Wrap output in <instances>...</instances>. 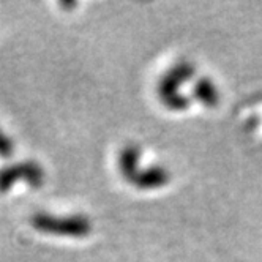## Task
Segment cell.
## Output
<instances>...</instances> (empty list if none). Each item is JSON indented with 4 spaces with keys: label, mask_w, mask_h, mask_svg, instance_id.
<instances>
[{
    "label": "cell",
    "mask_w": 262,
    "mask_h": 262,
    "mask_svg": "<svg viewBox=\"0 0 262 262\" xmlns=\"http://www.w3.org/2000/svg\"><path fill=\"white\" fill-rule=\"evenodd\" d=\"M171 180L169 171L163 166H152L147 169H139L128 182L139 190H155L167 185Z\"/></svg>",
    "instance_id": "4"
},
{
    "label": "cell",
    "mask_w": 262,
    "mask_h": 262,
    "mask_svg": "<svg viewBox=\"0 0 262 262\" xmlns=\"http://www.w3.org/2000/svg\"><path fill=\"white\" fill-rule=\"evenodd\" d=\"M193 76L194 67L188 62H180L161 78L158 84V97L167 109L183 111L190 106V98L182 95L179 89L183 82H188Z\"/></svg>",
    "instance_id": "1"
},
{
    "label": "cell",
    "mask_w": 262,
    "mask_h": 262,
    "mask_svg": "<svg viewBox=\"0 0 262 262\" xmlns=\"http://www.w3.org/2000/svg\"><path fill=\"white\" fill-rule=\"evenodd\" d=\"M14 154V142L0 129V158H10Z\"/></svg>",
    "instance_id": "7"
},
{
    "label": "cell",
    "mask_w": 262,
    "mask_h": 262,
    "mask_svg": "<svg viewBox=\"0 0 262 262\" xmlns=\"http://www.w3.org/2000/svg\"><path fill=\"white\" fill-rule=\"evenodd\" d=\"M17 182H26L32 188H40L45 183L43 167L35 161H21L0 169V193H8Z\"/></svg>",
    "instance_id": "3"
},
{
    "label": "cell",
    "mask_w": 262,
    "mask_h": 262,
    "mask_svg": "<svg viewBox=\"0 0 262 262\" xmlns=\"http://www.w3.org/2000/svg\"><path fill=\"white\" fill-rule=\"evenodd\" d=\"M32 226L43 234L62 237H85L92 232V223L89 218L74 216H54L48 213H36L32 216Z\"/></svg>",
    "instance_id": "2"
},
{
    "label": "cell",
    "mask_w": 262,
    "mask_h": 262,
    "mask_svg": "<svg viewBox=\"0 0 262 262\" xmlns=\"http://www.w3.org/2000/svg\"><path fill=\"white\" fill-rule=\"evenodd\" d=\"M193 97L204 106L215 107L220 101V92L210 79L202 78L193 87Z\"/></svg>",
    "instance_id": "6"
},
{
    "label": "cell",
    "mask_w": 262,
    "mask_h": 262,
    "mask_svg": "<svg viewBox=\"0 0 262 262\" xmlns=\"http://www.w3.org/2000/svg\"><path fill=\"white\" fill-rule=\"evenodd\" d=\"M139 163H141V148L138 145L131 144L122 148V152L119 155V171L126 180H129L141 169Z\"/></svg>",
    "instance_id": "5"
}]
</instances>
